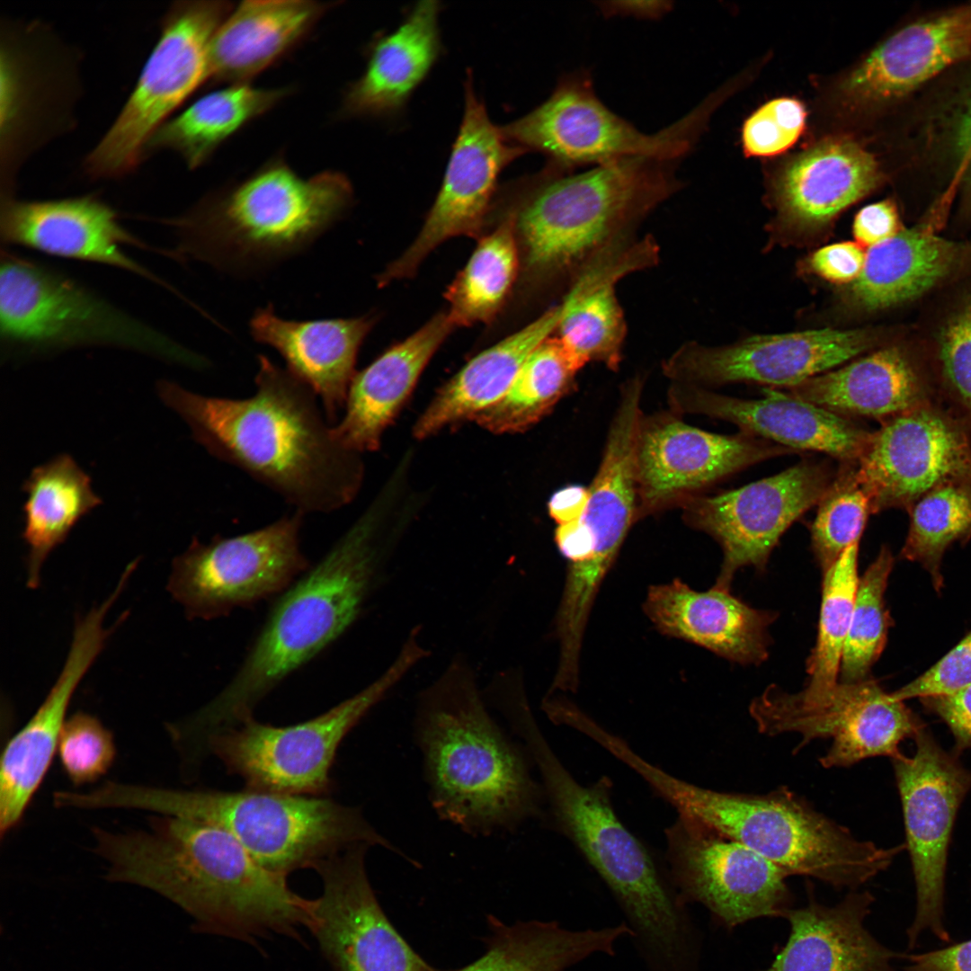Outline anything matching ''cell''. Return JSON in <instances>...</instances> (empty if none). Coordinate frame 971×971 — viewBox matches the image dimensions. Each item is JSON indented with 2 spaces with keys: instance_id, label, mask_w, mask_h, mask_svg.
I'll list each match as a JSON object with an SVG mask.
<instances>
[{
  "instance_id": "cell-1",
  "label": "cell",
  "mask_w": 971,
  "mask_h": 971,
  "mask_svg": "<svg viewBox=\"0 0 971 971\" xmlns=\"http://www.w3.org/2000/svg\"><path fill=\"white\" fill-rule=\"evenodd\" d=\"M255 392L209 396L161 380L160 399L210 455L241 469L304 515L350 503L363 477L360 453L334 436L318 396L287 369L258 356Z\"/></svg>"
},
{
  "instance_id": "cell-2",
  "label": "cell",
  "mask_w": 971,
  "mask_h": 971,
  "mask_svg": "<svg viewBox=\"0 0 971 971\" xmlns=\"http://www.w3.org/2000/svg\"><path fill=\"white\" fill-rule=\"evenodd\" d=\"M92 835L108 880L163 895L192 918L196 931L254 943L272 934L297 939L308 927L313 900L216 825L158 815L144 830L94 827Z\"/></svg>"
},
{
  "instance_id": "cell-3",
  "label": "cell",
  "mask_w": 971,
  "mask_h": 971,
  "mask_svg": "<svg viewBox=\"0 0 971 971\" xmlns=\"http://www.w3.org/2000/svg\"><path fill=\"white\" fill-rule=\"evenodd\" d=\"M375 503L281 596L225 688L183 720L198 741L251 717L285 678L345 633L381 583L398 539Z\"/></svg>"
},
{
  "instance_id": "cell-4",
  "label": "cell",
  "mask_w": 971,
  "mask_h": 971,
  "mask_svg": "<svg viewBox=\"0 0 971 971\" xmlns=\"http://www.w3.org/2000/svg\"><path fill=\"white\" fill-rule=\"evenodd\" d=\"M537 766L555 824L606 885L647 971H697L700 936L669 875L617 815L610 781L580 783L555 754L530 708L510 717Z\"/></svg>"
},
{
  "instance_id": "cell-5",
  "label": "cell",
  "mask_w": 971,
  "mask_h": 971,
  "mask_svg": "<svg viewBox=\"0 0 971 971\" xmlns=\"http://www.w3.org/2000/svg\"><path fill=\"white\" fill-rule=\"evenodd\" d=\"M414 736L431 805L468 834L512 832L540 813L527 756L488 710L474 671L455 658L417 700Z\"/></svg>"
},
{
  "instance_id": "cell-6",
  "label": "cell",
  "mask_w": 971,
  "mask_h": 971,
  "mask_svg": "<svg viewBox=\"0 0 971 971\" xmlns=\"http://www.w3.org/2000/svg\"><path fill=\"white\" fill-rule=\"evenodd\" d=\"M681 160L636 156L578 169L547 162L523 180L516 233L528 281L568 279L679 192Z\"/></svg>"
},
{
  "instance_id": "cell-7",
  "label": "cell",
  "mask_w": 971,
  "mask_h": 971,
  "mask_svg": "<svg viewBox=\"0 0 971 971\" xmlns=\"http://www.w3.org/2000/svg\"><path fill=\"white\" fill-rule=\"evenodd\" d=\"M352 187L338 172L300 177L274 159L245 179L203 197L185 213L160 221L178 242L175 259L245 272L311 245L351 207Z\"/></svg>"
},
{
  "instance_id": "cell-8",
  "label": "cell",
  "mask_w": 971,
  "mask_h": 971,
  "mask_svg": "<svg viewBox=\"0 0 971 971\" xmlns=\"http://www.w3.org/2000/svg\"><path fill=\"white\" fill-rule=\"evenodd\" d=\"M95 801L101 809L145 810L216 825L264 869L286 877L358 844L381 846L414 862L366 820L360 807L325 797L106 781L96 790Z\"/></svg>"
},
{
  "instance_id": "cell-9",
  "label": "cell",
  "mask_w": 971,
  "mask_h": 971,
  "mask_svg": "<svg viewBox=\"0 0 971 971\" xmlns=\"http://www.w3.org/2000/svg\"><path fill=\"white\" fill-rule=\"evenodd\" d=\"M631 769L685 815L761 855L788 877L816 878L857 890L905 846L885 849L862 841L806 799L779 787L765 794L702 788L672 776L641 756Z\"/></svg>"
},
{
  "instance_id": "cell-10",
  "label": "cell",
  "mask_w": 971,
  "mask_h": 971,
  "mask_svg": "<svg viewBox=\"0 0 971 971\" xmlns=\"http://www.w3.org/2000/svg\"><path fill=\"white\" fill-rule=\"evenodd\" d=\"M0 337L13 354L113 346L194 368L207 363L79 281L4 249L0 260Z\"/></svg>"
},
{
  "instance_id": "cell-11",
  "label": "cell",
  "mask_w": 971,
  "mask_h": 971,
  "mask_svg": "<svg viewBox=\"0 0 971 971\" xmlns=\"http://www.w3.org/2000/svg\"><path fill=\"white\" fill-rule=\"evenodd\" d=\"M412 631L388 667L371 683L329 710L290 726L263 724L251 717L211 735L213 754L247 788L325 797L333 788L331 769L343 740L421 661L429 655Z\"/></svg>"
},
{
  "instance_id": "cell-12",
  "label": "cell",
  "mask_w": 971,
  "mask_h": 971,
  "mask_svg": "<svg viewBox=\"0 0 971 971\" xmlns=\"http://www.w3.org/2000/svg\"><path fill=\"white\" fill-rule=\"evenodd\" d=\"M234 7L227 1H179L163 18L157 42L109 129L87 155L94 179L133 172L146 146L169 115L210 77L213 37Z\"/></svg>"
},
{
  "instance_id": "cell-13",
  "label": "cell",
  "mask_w": 971,
  "mask_h": 971,
  "mask_svg": "<svg viewBox=\"0 0 971 971\" xmlns=\"http://www.w3.org/2000/svg\"><path fill=\"white\" fill-rule=\"evenodd\" d=\"M706 111L702 105L662 130L645 133L607 107L590 72L580 69L563 75L546 101L502 129L515 145L566 169L636 156L681 161Z\"/></svg>"
},
{
  "instance_id": "cell-14",
  "label": "cell",
  "mask_w": 971,
  "mask_h": 971,
  "mask_svg": "<svg viewBox=\"0 0 971 971\" xmlns=\"http://www.w3.org/2000/svg\"><path fill=\"white\" fill-rule=\"evenodd\" d=\"M749 713L762 735L799 734L797 753L814 740L830 739L829 749L819 759L826 769L846 768L877 756L895 758L902 753L900 743L925 727L904 701L870 678L839 681L820 693L804 689L790 693L771 684L751 701Z\"/></svg>"
},
{
  "instance_id": "cell-15",
  "label": "cell",
  "mask_w": 971,
  "mask_h": 971,
  "mask_svg": "<svg viewBox=\"0 0 971 971\" xmlns=\"http://www.w3.org/2000/svg\"><path fill=\"white\" fill-rule=\"evenodd\" d=\"M303 519L296 511L248 533L193 539L173 561L168 591L189 619L207 620L281 594L310 568L299 545Z\"/></svg>"
},
{
  "instance_id": "cell-16",
  "label": "cell",
  "mask_w": 971,
  "mask_h": 971,
  "mask_svg": "<svg viewBox=\"0 0 971 971\" xmlns=\"http://www.w3.org/2000/svg\"><path fill=\"white\" fill-rule=\"evenodd\" d=\"M913 756L892 758L916 888L908 949L929 932L949 942L944 895L948 850L959 806L971 789V771L943 750L924 727L914 737Z\"/></svg>"
},
{
  "instance_id": "cell-17",
  "label": "cell",
  "mask_w": 971,
  "mask_h": 971,
  "mask_svg": "<svg viewBox=\"0 0 971 971\" xmlns=\"http://www.w3.org/2000/svg\"><path fill=\"white\" fill-rule=\"evenodd\" d=\"M910 325L754 335L725 346L686 343L663 362L673 382L699 387L759 383L792 388L905 334Z\"/></svg>"
},
{
  "instance_id": "cell-18",
  "label": "cell",
  "mask_w": 971,
  "mask_h": 971,
  "mask_svg": "<svg viewBox=\"0 0 971 971\" xmlns=\"http://www.w3.org/2000/svg\"><path fill=\"white\" fill-rule=\"evenodd\" d=\"M856 464L871 513L908 511L947 484L971 486V430L943 401L880 423Z\"/></svg>"
},
{
  "instance_id": "cell-19",
  "label": "cell",
  "mask_w": 971,
  "mask_h": 971,
  "mask_svg": "<svg viewBox=\"0 0 971 971\" xmlns=\"http://www.w3.org/2000/svg\"><path fill=\"white\" fill-rule=\"evenodd\" d=\"M836 474L826 461L805 459L771 477L681 503L685 522L713 538L723 560L714 586L730 590L738 570L765 569L784 532L817 504Z\"/></svg>"
},
{
  "instance_id": "cell-20",
  "label": "cell",
  "mask_w": 971,
  "mask_h": 971,
  "mask_svg": "<svg viewBox=\"0 0 971 971\" xmlns=\"http://www.w3.org/2000/svg\"><path fill=\"white\" fill-rule=\"evenodd\" d=\"M669 877L682 901L731 929L792 908L788 876L744 845L685 815L665 830Z\"/></svg>"
},
{
  "instance_id": "cell-21",
  "label": "cell",
  "mask_w": 971,
  "mask_h": 971,
  "mask_svg": "<svg viewBox=\"0 0 971 971\" xmlns=\"http://www.w3.org/2000/svg\"><path fill=\"white\" fill-rule=\"evenodd\" d=\"M526 152L491 121L468 73L464 114L439 193L417 237L379 276V285L411 277L423 260L449 238L477 236L489 210L500 173Z\"/></svg>"
},
{
  "instance_id": "cell-22",
  "label": "cell",
  "mask_w": 971,
  "mask_h": 971,
  "mask_svg": "<svg viewBox=\"0 0 971 971\" xmlns=\"http://www.w3.org/2000/svg\"><path fill=\"white\" fill-rule=\"evenodd\" d=\"M370 847L354 845L314 867L323 891L313 900L307 929L333 971H438L407 944L379 904L365 867Z\"/></svg>"
},
{
  "instance_id": "cell-23",
  "label": "cell",
  "mask_w": 971,
  "mask_h": 971,
  "mask_svg": "<svg viewBox=\"0 0 971 971\" xmlns=\"http://www.w3.org/2000/svg\"><path fill=\"white\" fill-rule=\"evenodd\" d=\"M793 453L797 451L743 432L722 435L669 414L643 416L636 446L637 518L681 505L732 474Z\"/></svg>"
},
{
  "instance_id": "cell-24",
  "label": "cell",
  "mask_w": 971,
  "mask_h": 971,
  "mask_svg": "<svg viewBox=\"0 0 971 971\" xmlns=\"http://www.w3.org/2000/svg\"><path fill=\"white\" fill-rule=\"evenodd\" d=\"M954 191L950 186L919 223L869 248L860 276L842 292L847 308L867 315L895 309L971 276V238L938 234Z\"/></svg>"
},
{
  "instance_id": "cell-25",
  "label": "cell",
  "mask_w": 971,
  "mask_h": 971,
  "mask_svg": "<svg viewBox=\"0 0 971 971\" xmlns=\"http://www.w3.org/2000/svg\"><path fill=\"white\" fill-rule=\"evenodd\" d=\"M116 211L94 195L49 200L16 199L3 192L0 237L3 245H20L49 255L115 267L175 292L165 280L129 256L134 246L174 259L173 251L143 242L118 220Z\"/></svg>"
},
{
  "instance_id": "cell-26",
  "label": "cell",
  "mask_w": 971,
  "mask_h": 971,
  "mask_svg": "<svg viewBox=\"0 0 971 971\" xmlns=\"http://www.w3.org/2000/svg\"><path fill=\"white\" fill-rule=\"evenodd\" d=\"M643 381L635 378L621 390L602 459L589 489L582 521L589 528L594 549L580 570L566 574L562 600L570 609L592 610L600 586L637 518L636 446L643 417Z\"/></svg>"
},
{
  "instance_id": "cell-27",
  "label": "cell",
  "mask_w": 971,
  "mask_h": 971,
  "mask_svg": "<svg viewBox=\"0 0 971 971\" xmlns=\"http://www.w3.org/2000/svg\"><path fill=\"white\" fill-rule=\"evenodd\" d=\"M787 392L851 419L880 423L942 401L930 353L913 325L891 342Z\"/></svg>"
},
{
  "instance_id": "cell-28",
  "label": "cell",
  "mask_w": 971,
  "mask_h": 971,
  "mask_svg": "<svg viewBox=\"0 0 971 971\" xmlns=\"http://www.w3.org/2000/svg\"><path fill=\"white\" fill-rule=\"evenodd\" d=\"M762 393L761 398L744 399L673 382L668 398L676 412L722 419L737 425L743 432L797 452L816 451L839 463H857L871 431L787 391L769 388Z\"/></svg>"
},
{
  "instance_id": "cell-29",
  "label": "cell",
  "mask_w": 971,
  "mask_h": 971,
  "mask_svg": "<svg viewBox=\"0 0 971 971\" xmlns=\"http://www.w3.org/2000/svg\"><path fill=\"white\" fill-rule=\"evenodd\" d=\"M971 59V4L913 22L887 38L842 81V103L869 111L900 99Z\"/></svg>"
},
{
  "instance_id": "cell-30",
  "label": "cell",
  "mask_w": 971,
  "mask_h": 971,
  "mask_svg": "<svg viewBox=\"0 0 971 971\" xmlns=\"http://www.w3.org/2000/svg\"><path fill=\"white\" fill-rule=\"evenodd\" d=\"M103 623L95 614L76 619L69 652L56 682L3 751L1 838L20 823L51 765L73 694L111 634L112 630L104 628Z\"/></svg>"
},
{
  "instance_id": "cell-31",
  "label": "cell",
  "mask_w": 971,
  "mask_h": 971,
  "mask_svg": "<svg viewBox=\"0 0 971 971\" xmlns=\"http://www.w3.org/2000/svg\"><path fill=\"white\" fill-rule=\"evenodd\" d=\"M872 153L847 138L824 139L791 158L773 182L778 224L787 233L818 234L883 182Z\"/></svg>"
},
{
  "instance_id": "cell-32",
  "label": "cell",
  "mask_w": 971,
  "mask_h": 971,
  "mask_svg": "<svg viewBox=\"0 0 971 971\" xmlns=\"http://www.w3.org/2000/svg\"><path fill=\"white\" fill-rule=\"evenodd\" d=\"M658 259L654 237H625L598 254L570 283L560 303L557 331L582 368L594 361L619 370L627 324L616 287L627 275L654 266Z\"/></svg>"
},
{
  "instance_id": "cell-33",
  "label": "cell",
  "mask_w": 971,
  "mask_h": 971,
  "mask_svg": "<svg viewBox=\"0 0 971 971\" xmlns=\"http://www.w3.org/2000/svg\"><path fill=\"white\" fill-rule=\"evenodd\" d=\"M643 610L663 635L681 639L740 664L767 660L769 627L777 613L754 609L716 586L696 591L678 578L648 588Z\"/></svg>"
},
{
  "instance_id": "cell-34",
  "label": "cell",
  "mask_w": 971,
  "mask_h": 971,
  "mask_svg": "<svg viewBox=\"0 0 971 971\" xmlns=\"http://www.w3.org/2000/svg\"><path fill=\"white\" fill-rule=\"evenodd\" d=\"M374 318L367 316L307 321L279 317L272 305L250 321L253 338L277 351L287 370L318 396L331 425L344 410L361 345Z\"/></svg>"
},
{
  "instance_id": "cell-35",
  "label": "cell",
  "mask_w": 971,
  "mask_h": 971,
  "mask_svg": "<svg viewBox=\"0 0 971 971\" xmlns=\"http://www.w3.org/2000/svg\"><path fill=\"white\" fill-rule=\"evenodd\" d=\"M874 901L869 892L852 890L829 906L808 890L807 904L787 912L789 936L767 971H894L893 961L903 955L865 925Z\"/></svg>"
},
{
  "instance_id": "cell-36",
  "label": "cell",
  "mask_w": 971,
  "mask_h": 971,
  "mask_svg": "<svg viewBox=\"0 0 971 971\" xmlns=\"http://www.w3.org/2000/svg\"><path fill=\"white\" fill-rule=\"evenodd\" d=\"M454 327L448 313L441 312L355 374L349 387L344 414L332 425L335 439L358 453L376 450L383 432Z\"/></svg>"
},
{
  "instance_id": "cell-37",
  "label": "cell",
  "mask_w": 971,
  "mask_h": 971,
  "mask_svg": "<svg viewBox=\"0 0 971 971\" xmlns=\"http://www.w3.org/2000/svg\"><path fill=\"white\" fill-rule=\"evenodd\" d=\"M337 3L245 1L218 28L210 46L209 79L248 84L307 38Z\"/></svg>"
},
{
  "instance_id": "cell-38",
  "label": "cell",
  "mask_w": 971,
  "mask_h": 971,
  "mask_svg": "<svg viewBox=\"0 0 971 971\" xmlns=\"http://www.w3.org/2000/svg\"><path fill=\"white\" fill-rule=\"evenodd\" d=\"M440 8L434 0L418 3L395 31L371 45L366 69L345 91V115H389L404 106L439 56Z\"/></svg>"
},
{
  "instance_id": "cell-39",
  "label": "cell",
  "mask_w": 971,
  "mask_h": 971,
  "mask_svg": "<svg viewBox=\"0 0 971 971\" xmlns=\"http://www.w3.org/2000/svg\"><path fill=\"white\" fill-rule=\"evenodd\" d=\"M560 304L528 325L477 354L438 392L414 428L418 439L477 414L510 388L530 353L553 332L561 317Z\"/></svg>"
},
{
  "instance_id": "cell-40",
  "label": "cell",
  "mask_w": 971,
  "mask_h": 971,
  "mask_svg": "<svg viewBox=\"0 0 971 971\" xmlns=\"http://www.w3.org/2000/svg\"><path fill=\"white\" fill-rule=\"evenodd\" d=\"M487 923L485 954L455 971H566L593 955H614L617 942L630 936L625 922L571 930L556 921L510 926L488 915Z\"/></svg>"
},
{
  "instance_id": "cell-41",
  "label": "cell",
  "mask_w": 971,
  "mask_h": 971,
  "mask_svg": "<svg viewBox=\"0 0 971 971\" xmlns=\"http://www.w3.org/2000/svg\"><path fill=\"white\" fill-rule=\"evenodd\" d=\"M22 491L27 496L22 531L28 548L26 583L35 589L49 555L102 499L93 490L90 477L68 454L34 468Z\"/></svg>"
},
{
  "instance_id": "cell-42",
  "label": "cell",
  "mask_w": 971,
  "mask_h": 971,
  "mask_svg": "<svg viewBox=\"0 0 971 971\" xmlns=\"http://www.w3.org/2000/svg\"><path fill=\"white\" fill-rule=\"evenodd\" d=\"M290 89L232 84L208 93L166 120L148 140L145 156L171 150L190 169L205 164L218 147L246 124L275 107Z\"/></svg>"
},
{
  "instance_id": "cell-43",
  "label": "cell",
  "mask_w": 971,
  "mask_h": 971,
  "mask_svg": "<svg viewBox=\"0 0 971 971\" xmlns=\"http://www.w3.org/2000/svg\"><path fill=\"white\" fill-rule=\"evenodd\" d=\"M924 302L914 330L930 353L942 401L971 430V276Z\"/></svg>"
},
{
  "instance_id": "cell-44",
  "label": "cell",
  "mask_w": 971,
  "mask_h": 971,
  "mask_svg": "<svg viewBox=\"0 0 971 971\" xmlns=\"http://www.w3.org/2000/svg\"><path fill=\"white\" fill-rule=\"evenodd\" d=\"M581 369L558 337L551 335L530 353L508 391L474 419L495 433L523 432L575 388Z\"/></svg>"
},
{
  "instance_id": "cell-45",
  "label": "cell",
  "mask_w": 971,
  "mask_h": 971,
  "mask_svg": "<svg viewBox=\"0 0 971 971\" xmlns=\"http://www.w3.org/2000/svg\"><path fill=\"white\" fill-rule=\"evenodd\" d=\"M513 210L481 238L467 265L449 286L447 312L454 326L489 323L502 308L519 268Z\"/></svg>"
},
{
  "instance_id": "cell-46",
  "label": "cell",
  "mask_w": 971,
  "mask_h": 971,
  "mask_svg": "<svg viewBox=\"0 0 971 971\" xmlns=\"http://www.w3.org/2000/svg\"><path fill=\"white\" fill-rule=\"evenodd\" d=\"M907 512L910 526L899 557L922 565L940 592L946 549L954 542L964 545L971 539V486H940L922 496Z\"/></svg>"
},
{
  "instance_id": "cell-47",
  "label": "cell",
  "mask_w": 971,
  "mask_h": 971,
  "mask_svg": "<svg viewBox=\"0 0 971 971\" xmlns=\"http://www.w3.org/2000/svg\"><path fill=\"white\" fill-rule=\"evenodd\" d=\"M859 542L850 545L823 573L822 601L815 646L806 660L805 690L820 693L839 682V672L849 632L858 576Z\"/></svg>"
},
{
  "instance_id": "cell-48",
  "label": "cell",
  "mask_w": 971,
  "mask_h": 971,
  "mask_svg": "<svg viewBox=\"0 0 971 971\" xmlns=\"http://www.w3.org/2000/svg\"><path fill=\"white\" fill-rule=\"evenodd\" d=\"M894 557L882 546L875 560L860 577L849 632L840 664L839 681L858 682L869 677L882 654L892 618L885 603V592Z\"/></svg>"
},
{
  "instance_id": "cell-49",
  "label": "cell",
  "mask_w": 971,
  "mask_h": 971,
  "mask_svg": "<svg viewBox=\"0 0 971 971\" xmlns=\"http://www.w3.org/2000/svg\"><path fill=\"white\" fill-rule=\"evenodd\" d=\"M835 477L819 501L811 525V547L824 573L852 543L860 541L871 514L867 495L857 482V463H839Z\"/></svg>"
},
{
  "instance_id": "cell-50",
  "label": "cell",
  "mask_w": 971,
  "mask_h": 971,
  "mask_svg": "<svg viewBox=\"0 0 971 971\" xmlns=\"http://www.w3.org/2000/svg\"><path fill=\"white\" fill-rule=\"evenodd\" d=\"M57 753L67 777L75 786H81L108 772L116 757V745L112 733L96 717L78 711L67 719Z\"/></svg>"
},
{
  "instance_id": "cell-51",
  "label": "cell",
  "mask_w": 971,
  "mask_h": 971,
  "mask_svg": "<svg viewBox=\"0 0 971 971\" xmlns=\"http://www.w3.org/2000/svg\"><path fill=\"white\" fill-rule=\"evenodd\" d=\"M806 120L804 104L794 98L767 102L745 120L742 144L747 156H772L789 149L802 135Z\"/></svg>"
},
{
  "instance_id": "cell-52",
  "label": "cell",
  "mask_w": 971,
  "mask_h": 971,
  "mask_svg": "<svg viewBox=\"0 0 971 971\" xmlns=\"http://www.w3.org/2000/svg\"><path fill=\"white\" fill-rule=\"evenodd\" d=\"M971 684V631L940 660L910 683L892 692L898 700L944 695Z\"/></svg>"
},
{
  "instance_id": "cell-53",
  "label": "cell",
  "mask_w": 971,
  "mask_h": 971,
  "mask_svg": "<svg viewBox=\"0 0 971 971\" xmlns=\"http://www.w3.org/2000/svg\"><path fill=\"white\" fill-rule=\"evenodd\" d=\"M865 258L863 247L857 243L840 242L815 251L808 257L807 266L824 281L851 284L860 276Z\"/></svg>"
},
{
  "instance_id": "cell-54",
  "label": "cell",
  "mask_w": 971,
  "mask_h": 971,
  "mask_svg": "<svg viewBox=\"0 0 971 971\" xmlns=\"http://www.w3.org/2000/svg\"><path fill=\"white\" fill-rule=\"evenodd\" d=\"M923 707L938 716L949 728L958 755L971 748V684L949 694L923 697Z\"/></svg>"
},
{
  "instance_id": "cell-55",
  "label": "cell",
  "mask_w": 971,
  "mask_h": 971,
  "mask_svg": "<svg viewBox=\"0 0 971 971\" xmlns=\"http://www.w3.org/2000/svg\"><path fill=\"white\" fill-rule=\"evenodd\" d=\"M904 228L899 209L892 200L869 204L856 215L852 232L860 246H876Z\"/></svg>"
},
{
  "instance_id": "cell-56",
  "label": "cell",
  "mask_w": 971,
  "mask_h": 971,
  "mask_svg": "<svg viewBox=\"0 0 971 971\" xmlns=\"http://www.w3.org/2000/svg\"><path fill=\"white\" fill-rule=\"evenodd\" d=\"M903 958L907 962L904 971H971V940Z\"/></svg>"
},
{
  "instance_id": "cell-57",
  "label": "cell",
  "mask_w": 971,
  "mask_h": 971,
  "mask_svg": "<svg viewBox=\"0 0 971 971\" xmlns=\"http://www.w3.org/2000/svg\"><path fill=\"white\" fill-rule=\"evenodd\" d=\"M589 501V489L570 486L556 492L548 502V512L558 524L578 521L583 516Z\"/></svg>"
},
{
  "instance_id": "cell-58",
  "label": "cell",
  "mask_w": 971,
  "mask_h": 971,
  "mask_svg": "<svg viewBox=\"0 0 971 971\" xmlns=\"http://www.w3.org/2000/svg\"><path fill=\"white\" fill-rule=\"evenodd\" d=\"M595 4L605 17L620 16L645 20L660 19L673 8V2L657 0L601 1Z\"/></svg>"
},
{
  "instance_id": "cell-59",
  "label": "cell",
  "mask_w": 971,
  "mask_h": 971,
  "mask_svg": "<svg viewBox=\"0 0 971 971\" xmlns=\"http://www.w3.org/2000/svg\"><path fill=\"white\" fill-rule=\"evenodd\" d=\"M957 136L958 147L962 154L963 161L959 171L966 176L961 211L962 215L971 218V103L966 108L959 120Z\"/></svg>"
}]
</instances>
